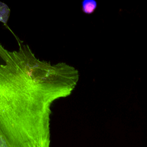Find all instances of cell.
Segmentation results:
<instances>
[{
	"instance_id": "cell-1",
	"label": "cell",
	"mask_w": 147,
	"mask_h": 147,
	"mask_svg": "<svg viewBox=\"0 0 147 147\" xmlns=\"http://www.w3.org/2000/svg\"><path fill=\"white\" fill-rule=\"evenodd\" d=\"M56 97L21 73L0 68V147H49Z\"/></svg>"
},
{
	"instance_id": "cell-2",
	"label": "cell",
	"mask_w": 147,
	"mask_h": 147,
	"mask_svg": "<svg viewBox=\"0 0 147 147\" xmlns=\"http://www.w3.org/2000/svg\"><path fill=\"white\" fill-rule=\"evenodd\" d=\"M82 10L84 13H92L97 7V3L94 0H84L82 2Z\"/></svg>"
},
{
	"instance_id": "cell-3",
	"label": "cell",
	"mask_w": 147,
	"mask_h": 147,
	"mask_svg": "<svg viewBox=\"0 0 147 147\" xmlns=\"http://www.w3.org/2000/svg\"><path fill=\"white\" fill-rule=\"evenodd\" d=\"M10 10L5 3L0 2V21L3 23L5 25L6 24L9 15Z\"/></svg>"
}]
</instances>
